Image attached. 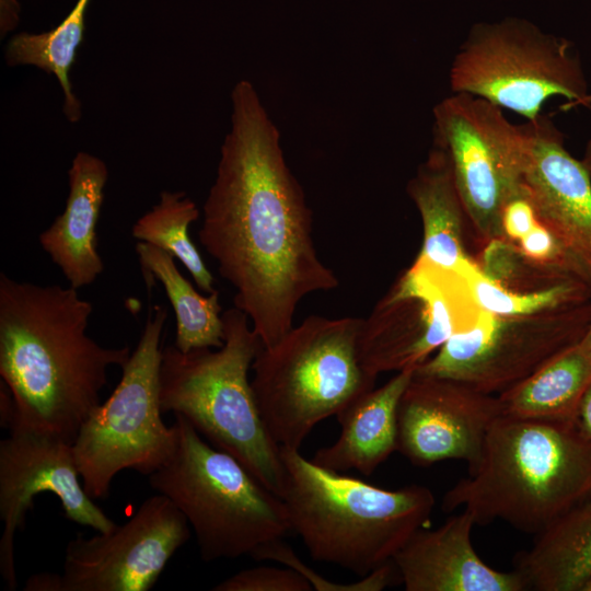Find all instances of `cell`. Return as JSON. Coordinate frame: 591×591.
<instances>
[{"mask_svg":"<svg viewBox=\"0 0 591 591\" xmlns=\"http://www.w3.org/2000/svg\"><path fill=\"white\" fill-rule=\"evenodd\" d=\"M231 109L198 237L268 347L291 329L303 298L339 280L317 254L312 210L250 81L234 85Z\"/></svg>","mask_w":591,"mask_h":591,"instance_id":"1","label":"cell"},{"mask_svg":"<svg viewBox=\"0 0 591 591\" xmlns=\"http://www.w3.org/2000/svg\"><path fill=\"white\" fill-rule=\"evenodd\" d=\"M93 304L78 290L0 274V375L14 403L9 431L74 442L101 404L107 369L129 346L107 348L86 334Z\"/></svg>","mask_w":591,"mask_h":591,"instance_id":"2","label":"cell"},{"mask_svg":"<svg viewBox=\"0 0 591 591\" xmlns=\"http://www.w3.org/2000/svg\"><path fill=\"white\" fill-rule=\"evenodd\" d=\"M591 498V440L572 422L500 415L468 476L450 488L442 509L463 507L476 524L501 520L538 534Z\"/></svg>","mask_w":591,"mask_h":591,"instance_id":"3","label":"cell"},{"mask_svg":"<svg viewBox=\"0 0 591 591\" xmlns=\"http://www.w3.org/2000/svg\"><path fill=\"white\" fill-rule=\"evenodd\" d=\"M280 454L291 532L316 561L367 576L430 519L436 500L425 486L384 489L322 467L300 449L281 447Z\"/></svg>","mask_w":591,"mask_h":591,"instance_id":"4","label":"cell"},{"mask_svg":"<svg viewBox=\"0 0 591 591\" xmlns=\"http://www.w3.org/2000/svg\"><path fill=\"white\" fill-rule=\"evenodd\" d=\"M223 345L181 351L162 348L163 413L183 416L215 448L234 456L280 498L285 468L280 447L260 417L248 372L263 344L247 315L222 312Z\"/></svg>","mask_w":591,"mask_h":591,"instance_id":"5","label":"cell"},{"mask_svg":"<svg viewBox=\"0 0 591 591\" xmlns=\"http://www.w3.org/2000/svg\"><path fill=\"white\" fill-rule=\"evenodd\" d=\"M360 322L309 315L259 349L251 384L263 422L280 448L300 449L317 424L374 387L378 376L358 357Z\"/></svg>","mask_w":591,"mask_h":591,"instance_id":"6","label":"cell"},{"mask_svg":"<svg viewBox=\"0 0 591 591\" xmlns=\"http://www.w3.org/2000/svg\"><path fill=\"white\" fill-rule=\"evenodd\" d=\"M174 416L175 449L149 483L184 514L204 561L252 556L291 532L277 494L234 456L206 442L183 416Z\"/></svg>","mask_w":591,"mask_h":591,"instance_id":"7","label":"cell"},{"mask_svg":"<svg viewBox=\"0 0 591 591\" xmlns=\"http://www.w3.org/2000/svg\"><path fill=\"white\" fill-rule=\"evenodd\" d=\"M167 310L149 313L136 349L121 367V378L81 426L72 444L82 485L92 499L109 495L124 470L150 475L173 454L176 428L162 419L160 364Z\"/></svg>","mask_w":591,"mask_h":591,"instance_id":"8","label":"cell"},{"mask_svg":"<svg viewBox=\"0 0 591 591\" xmlns=\"http://www.w3.org/2000/svg\"><path fill=\"white\" fill-rule=\"evenodd\" d=\"M449 79L453 93L482 97L526 121L538 119L552 97H564L563 108L571 109L590 93L572 44L520 19L474 25Z\"/></svg>","mask_w":591,"mask_h":591,"instance_id":"9","label":"cell"},{"mask_svg":"<svg viewBox=\"0 0 591 591\" xmlns=\"http://www.w3.org/2000/svg\"><path fill=\"white\" fill-rule=\"evenodd\" d=\"M482 311L460 273L415 259L361 317L359 360L374 376L417 369Z\"/></svg>","mask_w":591,"mask_h":591,"instance_id":"10","label":"cell"},{"mask_svg":"<svg viewBox=\"0 0 591 591\" xmlns=\"http://www.w3.org/2000/svg\"><path fill=\"white\" fill-rule=\"evenodd\" d=\"M433 140L450 159L479 244L505 239L502 207L524 188V124H512L502 108L482 97L452 92L433 108Z\"/></svg>","mask_w":591,"mask_h":591,"instance_id":"11","label":"cell"},{"mask_svg":"<svg viewBox=\"0 0 591 591\" xmlns=\"http://www.w3.org/2000/svg\"><path fill=\"white\" fill-rule=\"evenodd\" d=\"M590 322L591 300L526 316L482 311L468 331L448 339L415 372L499 395L579 343Z\"/></svg>","mask_w":591,"mask_h":591,"instance_id":"12","label":"cell"},{"mask_svg":"<svg viewBox=\"0 0 591 591\" xmlns=\"http://www.w3.org/2000/svg\"><path fill=\"white\" fill-rule=\"evenodd\" d=\"M190 537L184 514L164 495L147 498L121 525L66 546L62 571L30 577L25 591H148Z\"/></svg>","mask_w":591,"mask_h":591,"instance_id":"13","label":"cell"},{"mask_svg":"<svg viewBox=\"0 0 591 591\" xmlns=\"http://www.w3.org/2000/svg\"><path fill=\"white\" fill-rule=\"evenodd\" d=\"M79 478L72 443L28 431H11L0 441V573L9 590L18 587L15 533L24 526L37 495L53 494L68 520L96 532H111L117 525Z\"/></svg>","mask_w":591,"mask_h":591,"instance_id":"14","label":"cell"},{"mask_svg":"<svg viewBox=\"0 0 591 591\" xmlns=\"http://www.w3.org/2000/svg\"><path fill=\"white\" fill-rule=\"evenodd\" d=\"M501 414L498 395L414 372L397 407V451L417 466L463 460L470 472Z\"/></svg>","mask_w":591,"mask_h":591,"instance_id":"15","label":"cell"},{"mask_svg":"<svg viewBox=\"0 0 591 591\" xmlns=\"http://www.w3.org/2000/svg\"><path fill=\"white\" fill-rule=\"evenodd\" d=\"M524 183L536 218L561 243L591 287V175L542 115L524 123Z\"/></svg>","mask_w":591,"mask_h":591,"instance_id":"16","label":"cell"},{"mask_svg":"<svg viewBox=\"0 0 591 591\" xmlns=\"http://www.w3.org/2000/svg\"><path fill=\"white\" fill-rule=\"evenodd\" d=\"M475 520L462 510L437 529L416 531L393 561L406 591H523L519 570L499 571L477 555L471 533Z\"/></svg>","mask_w":591,"mask_h":591,"instance_id":"17","label":"cell"},{"mask_svg":"<svg viewBox=\"0 0 591 591\" xmlns=\"http://www.w3.org/2000/svg\"><path fill=\"white\" fill-rule=\"evenodd\" d=\"M107 178L108 169L102 159L78 152L68 171L66 207L38 236L42 248L77 290L93 283L104 270L96 225Z\"/></svg>","mask_w":591,"mask_h":591,"instance_id":"18","label":"cell"},{"mask_svg":"<svg viewBox=\"0 0 591 591\" xmlns=\"http://www.w3.org/2000/svg\"><path fill=\"white\" fill-rule=\"evenodd\" d=\"M416 369H407L382 386L361 394L341 409L336 418L341 427L337 440L318 449L312 461L345 473L371 475L397 450V407Z\"/></svg>","mask_w":591,"mask_h":591,"instance_id":"19","label":"cell"},{"mask_svg":"<svg viewBox=\"0 0 591 591\" xmlns=\"http://www.w3.org/2000/svg\"><path fill=\"white\" fill-rule=\"evenodd\" d=\"M406 190L422 223V245L415 259L459 273L473 259L464 240L470 221L447 152L434 146Z\"/></svg>","mask_w":591,"mask_h":591,"instance_id":"20","label":"cell"},{"mask_svg":"<svg viewBox=\"0 0 591 591\" xmlns=\"http://www.w3.org/2000/svg\"><path fill=\"white\" fill-rule=\"evenodd\" d=\"M517 570L538 591H581L591 577V498L535 535Z\"/></svg>","mask_w":591,"mask_h":591,"instance_id":"21","label":"cell"},{"mask_svg":"<svg viewBox=\"0 0 591 591\" xmlns=\"http://www.w3.org/2000/svg\"><path fill=\"white\" fill-rule=\"evenodd\" d=\"M591 385V350L579 343L498 395L502 415L575 424Z\"/></svg>","mask_w":591,"mask_h":591,"instance_id":"22","label":"cell"},{"mask_svg":"<svg viewBox=\"0 0 591 591\" xmlns=\"http://www.w3.org/2000/svg\"><path fill=\"white\" fill-rule=\"evenodd\" d=\"M136 252L146 278L163 286L176 320L175 346L181 351L223 345L222 308L218 290L200 294L178 270L174 257L153 245L138 242Z\"/></svg>","mask_w":591,"mask_h":591,"instance_id":"23","label":"cell"},{"mask_svg":"<svg viewBox=\"0 0 591 591\" xmlns=\"http://www.w3.org/2000/svg\"><path fill=\"white\" fill-rule=\"evenodd\" d=\"M89 1L78 0L66 19L50 31L14 35L4 53L10 67L34 66L56 77L63 93V114L71 123H77L82 115L81 102L72 90L69 74L83 40Z\"/></svg>","mask_w":591,"mask_h":591,"instance_id":"24","label":"cell"},{"mask_svg":"<svg viewBox=\"0 0 591 591\" xmlns=\"http://www.w3.org/2000/svg\"><path fill=\"white\" fill-rule=\"evenodd\" d=\"M198 218V207L184 192L163 190L158 204L135 222L131 234L138 242L163 250L179 260L196 286L211 293L216 291L215 278L188 232Z\"/></svg>","mask_w":591,"mask_h":591,"instance_id":"25","label":"cell"},{"mask_svg":"<svg viewBox=\"0 0 591 591\" xmlns=\"http://www.w3.org/2000/svg\"><path fill=\"white\" fill-rule=\"evenodd\" d=\"M459 273L479 308L499 316H526L591 300L590 286L579 278L564 280L538 292L514 294L488 279L475 259L467 262Z\"/></svg>","mask_w":591,"mask_h":591,"instance_id":"26","label":"cell"},{"mask_svg":"<svg viewBox=\"0 0 591 591\" xmlns=\"http://www.w3.org/2000/svg\"><path fill=\"white\" fill-rule=\"evenodd\" d=\"M482 247L478 259H475L482 273L514 294L538 292L564 280L577 278L530 262L517 243L506 239L493 240Z\"/></svg>","mask_w":591,"mask_h":591,"instance_id":"27","label":"cell"},{"mask_svg":"<svg viewBox=\"0 0 591 591\" xmlns=\"http://www.w3.org/2000/svg\"><path fill=\"white\" fill-rule=\"evenodd\" d=\"M256 560H274L288 566L301 573L317 591H381L392 584L398 576L394 561L361 577L350 583L332 582L313 571L296 555L292 548L283 542V538L267 543L257 548L252 556ZM399 577V576H398Z\"/></svg>","mask_w":591,"mask_h":591,"instance_id":"28","label":"cell"},{"mask_svg":"<svg viewBox=\"0 0 591 591\" xmlns=\"http://www.w3.org/2000/svg\"><path fill=\"white\" fill-rule=\"evenodd\" d=\"M215 591H311L310 582L297 570L260 566L241 570L212 588Z\"/></svg>","mask_w":591,"mask_h":591,"instance_id":"29","label":"cell"},{"mask_svg":"<svg viewBox=\"0 0 591 591\" xmlns=\"http://www.w3.org/2000/svg\"><path fill=\"white\" fill-rule=\"evenodd\" d=\"M517 244L521 253L530 262L549 270L577 277L586 281L580 268L561 243L538 220L533 229Z\"/></svg>","mask_w":591,"mask_h":591,"instance_id":"30","label":"cell"},{"mask_svg":"<svg viewBox=\"0 0 591 591\" xmlns=\"http://www.w3.org/2000/svg\"><path fill=\"white\" fill-rule=\"evenodd\" d=\"M500 221L503 237L514 243L524 237L536 224V212L525 183L524 188L503 205Z\"/></svg>","mask_w":591,"mask_h":591,"instance_id":"31","label":"cell"},{"mask_svg":"<svg viewBox=\"0 0 591 591\" xmlns=\"http://www.w3.org/2000/svg\"><path fill=\"white\" fill-rule=\"evenodd\" d=\"M0 2V31L1 37H3L19 23V4L16 0H1Z\"/></svg>","mask_w":591,"mask_h":591,"instance_id":"32","label":"cell"},{"mask_svg":"<svg viewBox=\"0 0 591 591\" xmlns=\"http://www.w3.org/2000/svg\"><path fill=\"white\" fill-rule=\"evenodd\" d=\"M577 428L591 440V385L586 391L576 416Z\"/></svg>","mask_w":591,"mask_h":591,"instance_id":"33","label":"cell"},{"mask_svg":"<svg viewBox=\"0 0 591 591\" xmlns=\"http://www.w3.org/2000/svg\"><path fill=\"white\" fill-rule=\"evenodd\" d=\"M581 161L591 175V136L589 140L587 141L584 153Z\"/></svg>","mask_w":591,"mask_h":591,"instance_id":"34","label":"cell"},{"mask_svg":"<svg viewBox=\"0 0 591 591\" xmlns=\"http://www.w3.org/2000/svg\"><path fill=\"white\" fill-rule=\"evenodd\" d=\"M580 344L591 350V322Z\"/></svg>","mask_w":591,"mask_h":591,"instance_id":"35","label":"cell"},{"mask_svg":"<svg viewBox=\"0 0 591 591\" xmlns=\"http://www.w3.org/2000/svg\"><path fill=\"white\" fill-rule=\"evenodd\" d=\"M590 105H591V92L586 96V99L581 103V106H590Z\"/></svg>","mask_w":591,"mask_h":591,"instance_id":"36","label":"cell"},{"mask_svg":"<svg viewBox=\"0 0 591 591\" xmlns=\"http://www.w3.org/2000/svg\"><path fill=\"white\" fill-rule=\"evenodd\" d=\"M581 591H591V577L589 580L584 583Z\"/></svg>","mask_w":591,"mask_h":591,"instance_id":"37","label":"cell"}]
</instances>
